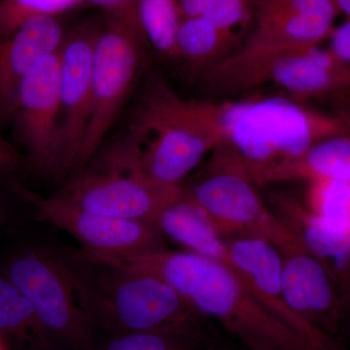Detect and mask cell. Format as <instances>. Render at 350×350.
I'll list each match as a JSON object with an SVG mask.
<instances>
[{"mask_svg":"<svg viewBox=\"0 0 350 350\" xmlns=\"http://www.w3.org/2000/svg\"><path fill=\"white\" fill-rule=\"evenodd\" d=\"M221 139L220 105L183 100L157 84L123 137L91 163L177 187Z\"/></svg>","mask_w":350,"mask_h":350,"instance_id":"obj_1","label":"cell"},{"mask_svg":"<svg viewBox=\"0 0 350 350\" xmlns=\"http://www.w3.org/2000/svg\"><path fill=\"white\" fill-rule=\"evenodd\" d=\"M63 257L92 324L110 335L163 332L204 338V319L167 282L137 273L84 250Z\"/></svg>","mask_w":350,"mask_h":350,"instance_id":"obj_2","label":"cell"},{"mask_svg":"<svg viewBox=\"0 0 350 350\" xmlns=\"http://www.w3.org/2000/svg\"><path fill=\"white\" fill-rule=\"evenodd\" d=\"M108 260L167 282L198 312L217 319L239 340L255 338L282 350H319L269 312L239 276L221 262L190 251L169 250Z\"/></svg>","mask_w":350,"mask_h":350,"instance_id":"obj_3","label":"cell"},{"mask_svg":"<svg viewBox=\"0 0 350 350\" xmlns=\"http://www.w3.org/2000/svg\"><path fill=\"white\" fill-rule=\"evenodd\" d=\"M220 117L222 139L217 146L243 167L291 160L324 138L349 133L337 115L282 96L221 103Z\"/></svg>","mask_w":350,"mask_h":350,"instance_id":"obj_4","label":"cell"},{"mask_svg":"<svg viewBox=\"0 0 350 350\" xmlns=\"http://www.w3.org/2000/svg\"><path fill=\"white\" fill-rule=\"evenodd\" d=\"M206 174L190 188L188 198L224 239L253 234L266 239L280 254L305 245L278 214L268 208L257 185L236 159L215 147Z\"/></svg>","mask_w":350,"mask_h":350,"instance_id":"obj_5","label":"cell"},{"mask_svg":"<svg viewBox=\"0 0 350 350\" xmlns=\"http://www.w3.org/2000/svg\"><path fill=\"white\" fill-rule=\"evenodd\" d=\"M144 34L137 13L105 14L94 49L89 118L78 160V175L100 151L135 85L142 59Z\"/></svg>","mask_w":350,"mask_h":350,"instance_id":"obj_6","label":"cell"},{"mask_svg":"<svg viewBox=\"0 0 350 350\" xmlns=\"http://www.w3.org/2000/svg\"><path fill=\"white\" fill-rule=\"evenodd\" d=\"M207 84L236 92L271 83L301 98L327 100L337 113H350V64L319 45L286 51L238 68H211Z\"/></svg>","mask_w":350,"mask_h":350,"instance_id":"obj_7","label":"cell"},{"mask_svg":"<svg viewBox=\"0 0 350 350\" xmlns=\"http://www.w3.org/2000/svg\"><path fill=\"white\" fill-rule=\"evenodd\" d=\"M8 278L31 304L55 340L75 350L91 345V325L63 255L36 250L11 262Z\"/></svg>","mask_w":350,"mask_h":350,"instance_id":"obj_8","label":"cell"},{"mask_svg":"<svg viewBox=\"0 0 350 350\" xmlns=\"http://www.w3.org/2000/svg\"><path fill=\"white\" fill-rule=\"evenodd\" d=\"M338 15L329 0H259L253 27L234 54L209 68H238L301 48L319 45Z\"/></svg>","mask_w":350,"mask_h":350,"instance_id":"obj_9","label":"cell"},{"mask_svg":"<svg viewBox=\"0 0 350 350\" xmlns=\"http://www.w3.org/2000/svg\"><path fill=\"white\" fill-rule=\"evenodd\" d=\"M182 193L181 186L163 187L123 170L88 165L52 196L90 213L155 226L163 209Z\"/></svg>","mask_w":350,"mask_h":350,"instance_id":"obj_10","label":"cell"},{"mask_svg":"<svg viewBox=\"0 0 350 350\" xmlns=\"http://www.w3.org/2000/svg\"><path fill=\"white\" fill-rule=\"evenodd\" d=\"M103 20L88 19L66 33L59 50V179L78 175V160L89 118L94 49Z\"/></svg>","mask_w":350,"mask_h":350,"instance_id":"obj_11","label":"cell"},{"mask_svg":"<svg viewBox=\"0 0 350 350\" xmlns=\"http://www.w3.org/2000/svg\"><path fill=\"white\" fill-rule=\"evenodd\" d=\"M38 217L68 232L82 250L107 259H126L167 250L165 237L156 226L90 213L54 196L27 193Z\"/></svg>","mask_w":350,"mask_h":350,"instance_id":"obj_12","label":"cell"},{"mask_svg":"<svg viewBox=\"0 0 350 350\" xmlns=\"http://www.w3.org/2000/svg\"><path fill=\"white\" fill-rule=\"evenodd\" d=\"M59 51L41 57L21 82L11 118L33 167L54 179L59 172Z\"/></svg>","mask_w":350,"mask_h":350,"instance_id":"obj_13","label":"cell"},{"mask_svg":"<svg viewBox=\"0 0 350 350\" xmlns=\"http://www.w3.org/2000/svg\"><path fill=\"white\" fill-rule=\"evenodd\" d=\"M225 241L228 268L269 312L319 350H347L337 337L308 323L288 305L283 289L282 256L273 243L253 234H238Z\"/></svg>","mask_w":350,"mask_h":350,"instance_id":"obj_14","label":"cell"},{"mask_svg":"<svg viewBox=\"0 0 350 350\" xmlns=\"http://www.w3.org/2000/svg\"><path fill=\"white\" fill-rule=\"evenodd\" d=\"M282 256L288 305L308 323L337 337L342 327L340 289L335 278L305 245Z\"/></svg>","mask_w":350,"mask_h":350,"instance_id":"obj_15","label":"cell"},{"mask_svg":"<svg viewBox=\"0 0 350 350\" xmlns=\"http://www.w3.org/2000/svg\"><path fill=\"white\" fill-rule=\"evenodd\" d=\"M66 36L61 16H42L0 40V123L11 121L25 76L41 57L59 51Z\"/></svg>","mask_w":350,"mask_h":350,"instance_id":"obj_16","label":"cell"},{"mask_svg":"<svg viewBox=\"0 0 350 350\" xmlns=\"http://www.w3.org/2000/svg\"><path fill=\"white\" fill-rule=\"evenodd\" d=\"M241 167L257 186L298 180L350 182V133L324 138L291 160Z\"/></svg>","mask_w":350,"mask_h":350,"instance_id":"obj_17","label":"cell"},{"mask_svg":"<svg viewBox=\"0 0 350 350\" xmlns=\"http://www.w3.org/2000/svg\"><path fill=\"white\" fill-rule=\"evenodd\" d=\"M280 218L319 258L338 286L350 269V222L321 217L293 200L276 198Z\"/></svg>","mask_w":350,"mask_h":350,"instance_id":"obj_18","label":"cell"},{"mask_svg":"<svg viewBox=\"0 0 350 350\" xmlns=\"http://www.w3.org/2000/svg\"><path fill=\"white\" fill-rule=\"evenodd\" d=\"M155 226L165 238L180 244L186 251L225 266L229 262L225 239L184 193L163 209Z\"/></svg>","mask_w":350,"mask_h":350,"instance_id":"obj_19","label":"cell"},{"mask_svg":"<svg viewBox=\"0 0 350 350\" xmlns=\"http://www.w3.org/2000/svg\"><path fill=\"white\" fill-rule=\"evenodd\" d=\"M3 335L36 350L49 349L55 340L22 292L8 278H0V336Z\"/></svg>","mask_w":350,"mask_h":350,"instance_id":"obj_20","label":"cell"},{"mask_svg":"<svg viewBox=\"0 0 350 350\" xmlns=\"http://www.w3.org/2000/svg\"><path fill=\"white\" fill-rule=\"evenodd\" d=\"M238 38L202 18H182L177 33L178 57L194 68L206 70L228 57Z\"/></svg>","mask_w":350,"mask_h":350,"instance_id":"obj_21","label":"cell"},{"mask_svg":"<svg viewBox=\"0 0 350 350\" xmlns=\"http://www.w3.org/2000/svg\"><path fill=\"white\" fill-rule=\"evenodd\" d=\"M135 9L145 41L163 56L178 57L177 33L182 17L176 0H137Z\"/></svg>","mask_w":350,"mask_h":350,"instance_id":"obj_22","label":"cell"},{"mask_svg":"<svg viewBox=\"0 0 350 350\" xmlns=\"http://www.w3.org/2000/svg\"><path fill=\"white\" fill-rule=\"evenodd\" d=\"M259 0H176L182 18L198 17L239 36L254 20Z\"/></svg>","mask_w":350,"mask_h":350,"instance_id":"obj_23","label":"cell"},{"mask_svg":"<svg viewBox=\"0 0 350 350\" xmlns=\"http://www.w3.org/2000/svg\"><path fill=\"white\" fill-rule=\"evenodd\" d=\"M82 3L84 0H0V40L27 21L61 16Z\"/></svg>","mask_w":350,"mask_h":350,"instance_id":"obj_24","label":"cell"},{"mask_svg":"<svg viewBox=\"0 0 350 350\" xmlns=\"http://www.w3.org/2000/svg\"><path fill=\"white\" fill-rule=\"evenodd\" d=\"M206 340L163 332H138V333L111 335V338L98 350H202Z\"/></svg>","mask_w":350,"mask_h":350,"instance_id":"obj_25","label":"cell"},{"mask_svg":"<svg viewBox=\"0 0 350 350\" xmlns=\"http://www.w3.org/2000/svg\"><path fill=\"white\" fill-rule=\"evenodd\" d=\"M310 202L312 213L336 222H350V182H313Z\"/></svg>","mask_w":350,"mask_h":350,"instance_id":"obj_26","label":"cell"},{"mask_svg":"<svg viewBox=\"0 0 350 350\" xmlns=\"http://www.w3.org/2000/svg\"><path fill=\"white\" fill-rule=\"evenodd\" d=\"M329 50L340 61L350 64V20L331 32Z\"/></svg>","mask_w":350,"mask_h":350,"instance_id":"obj_27","label":"cell"},{"mask_svg":"<svg viewBox=\"0 0 350 350\" xmlns=\"http://www.w3.org/2000/svg\"><path fill=\"white\" fill-rule=\"evenodd\" d=\"M137 0H84L85 3L100 7L109 15H126L137 13Z\"/></svg>","mask_w":350,"mask_h":350,"instance_id":"obj_28","label":"cell"},{"mask_svg":"<svg viewBox=\"0 0 350 350\" xmlns=\"http://www.w3.org/2000/svg\"><path fill=\"white\" fill-rule=\"evenodd\" d=\"M340 327L350 333V269L340 283Z\"/></svg>","mask_w":350,"mask_h":350,"instance_id":"obj_29","label":"cell"},{"mask_svg":"<svg viewBox=\"0 0 350 350\" xmlns=\"http://www.w3.org/2000/svg\"><path fill=\"white\" fill-rule=\"evenodd\" d=\"M20 162V154L0 135V167L5 170L14 169Z\"/></svg>","mask_w":350,"mask_h":350,"instance_id":"obj_30","label":"cell"},{"mask_svg":"<svg viewBox=\"0 0 350 350\" xmlns=\"http://www.w3.org/2000/svg\"><path fill=\"white\" fill-rule=\"evenodd\" d=\"M241 342H243L246 350H282L275 345L267 344V342L255 340V338H243Z\"/></svg>","mask_w":350,"mask_h":350,"instance_id":"obj_31","label":"cell"},{"mask_svg":"<svg viewBox=\"0 0 350 350\" xmlns=\"http://www.w3.org/2000/svg\"><path fill=\"white\" fill-rule=\"evenodd\" d=\"M337 9L338 14H344L347 20H350V0H329Z\"/></svg>","mask_w":350,"mask_h":350,"instance_id":"obj_32","label":"cell"},{"mask_svg":"<svg viewBox=\"0 0 350 350\" xmlns=\"http://www.w3.org/2000/svg\"><path fill=\"white\" fill-rule=\"evenodd\" d=\"M336 115L342 120L345 128H347V131L350 133V113H338Z\"/></svg>","mask_w":350,"mask_h":350,"instance_id":"obj_33","label":"cell"},{"mask_svg":"<svg viewBox=\"0 0 350 350\" xmlns=\"http://www.w3.org/2000/svg\"><path fill=\"white\" fill-rule=\"evenodd\" d=\"M202 350H234L231 349L230 347H226L225 345L220 344H211L209 342L208 345H206Z\"/></svg>","mask_w":350,"mask_h":350,"instance_id":"obj_34","label":"cell"},{"mask_svg":"<svg viewBox=\"0 0 350 350\" xmlns=\"http://www.w3.org/2000/svg\"><path fill=\"white\" fill-rule=\"evenodd\" d=\"M0 350H7V347L2 336H0Z\"/></svg>","mask_w":350,"mask_h":350,"instance_id":"obj_35","label":"cell"}]
</instances>
